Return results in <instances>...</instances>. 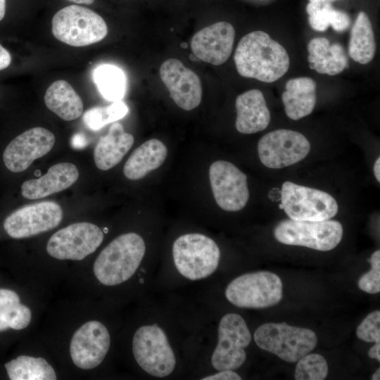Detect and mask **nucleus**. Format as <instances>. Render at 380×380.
Returning <instances> with one entry per match:
<instances>
[{
  "label": "nucleus",
  "mask_w": 380,
  "mask_h": 380,
  "mask_svg": "<svg viewBox=\"0 0 380 380\" xmlns=\"http://www.w3.org/2000/svg\"><path fill=\"white\" fill-rule=\"evenodd\" d=\"M328 374L325 358L318 353H308L298 361L295 369L296 380H323Z\"/></svg>",
  "instance_id": "c756f323"
},
{
  "label": "nucleus",
  "mask_w": 380,
  "mask_h": 380,
  "mask_svg": "<svg viewBox=\"0 0 380 380\" xmlns=\"http://www.w3.org/2000/svg\"><path fill=\"white\" fill-rule=\"evenodd\" d=\"M220 260L221 251L214 239L199 232L184 233L174 240L171 261L158 270L154 285L167 290L208 281L217 272Z\"/></svg>",
  "instance_id": "f03ea898"
},
{
  "label": "nucleus",
  "mask_w": 380,
  "mask_h": 380,
  "mask_svg": "<svg viewBox=\"0 0 380 380\" xmlns=\"http://www.w3.org/2000/svg\"><path fill=\"white\" fill-rule=\"evenodd\" d=\"M310 150V144L303 134L286 129L265 134L258 144L261 163L272 169L294 165L304 159Z\"/></svg>",
  "instance_id": "f8f14e48"
},
{
  "label": "nucleus",
  "mask_w": 380,
  "mask_h": 380,
  "mask_svg": "<svg viewBox=\"0 0 380 380\" xmlns=\"http://www.w3.org/2000/svg\"><path fill=\"white\" fill-rule=\"evenodd\" d=\"M251 332L243 317L236 312L223 315L216 326V340L197 357L191 375L196 379L221 370H237L246 361Z\"/></svg>",
  "instance_id": "20e7f679"
},
{
  "label": "nucleus",
  "mask_w": 380,
  "mask_h": 380,
  "mask_svg": "<svg viewBox=\"0 0 380 380\" xmlns=\"http://www.w3.org/2000/svg\"><path fill=\"white\" fill-rule=\"evenodd\" d=\"M331 2L333 1H335V0H329Z\"/></svg>",
  "instance_id": "a18cd8bd"
},
{
  "label": "nucleus",
  "mask_w": 380,
  "mask_h": 380,
  "mask_svg": "<svg viewBox=\"0 0 380 380\" xmlns=\"http://www.w3.org/2000/svg\"><path fill=\"white\" fill-rule=\"evenodd\" d=\"M281 100L286 115L298 120L310 115L316 104V83L310 77H300L288 80Z\"/></svg>",
  "instance_id": "4be33fe9"
},
{
  "label": "nucleus",
  "mask_w": 380,
  "mask_h": 380,
  "mask_svg": "<svg viewBox=\"0 0 380 380\" xmlns=\"http://www.w3.org/2000/svg\"><path fill=\"white\" fill-rule=\"evenodd\" d=\"M374 174L376 179V180L379 182H380V158L379 157L374 165L373 167Z\"/></svg>",
  "instance_id": "a19ab883"
},
{
  "label": "nucleus",
  "mask_w": 380,
  "mask_h": 380,
  "mask_svg": "<svg viewBox=\"0 0 380 380\" xmlns=\"http://www.w3.org/2000/svg\"><path fill=\"white\" fill-rule=\"evenodd\" d=\"M129 108L122 100L113 101L105 107H94L83 115V122L90 129L96 131L105 125L124 118Z\"/></svg>",
  "instance_id": "c85d7f7f"
},
{
  "label": "nucleus",
  "mask_w": 380,
  "mask_h": 380,
  "mask_svg": "<svg viewBox=\"0 0 380 380\" xmlns=\"http://www.w3.org/2000/svg\"><path fill=\"white\" fill-rule=\"evenodd\" d=\"M234 60L241 76L267 83L281 78L290 65L286 49L260 30L251 32L241 39Z\"/></svg>",
  "instance_id": "39448f33"
},
{
  "label": "nucleus",
  "mask_w": 380,
  "mask_h": 380,
  "mask_svg": "<svg viewBox=\"0 0 380 380\" xmlns=\"http://www.w3.org/2000/svg\"><path fill=\"white\" fill-rule=\"evenodd\" d=\"M376 48L371 21L365 13L360 12L350 32L349 56L355 62L367 64L373 59Z\"/></svg>",
  "instance_id": "a878e982"
},
{
  "label": "nucleus",
  "mask_w": 380,
  "mask_h": 380,
  "mask_svg": "<svg viewBox=\"0 0 380 380\" xmlns=\"http://www.w3.org/2000/svg\"><path fill=\"white\" fill-rule=\"evenodd\" d=\"M44 102L51 111L66 121L77 119L83 112L81 97L65 80L55 81L47 88Z\"/></svg>",
  "instance_id": "393cba45"
},
{
  "label": "nucleus",
  "mask_w": 380,
  "mask_h": 380,
  "mask_svg": "<svg viewBox=\"0 0 380 380\" xmlns=\"http://www.w3.org/2000/svg\"><path fill=\"white\" fill-rule=\"evenodd\" d=\"M160 77L172 100L182 109L191 110L201 103V80L179 60L169 58L165 61L160 67Z\"/></svg>",
  "instance_id": "f3484780"
},
{
  "label": "nucleus",
  "mask_w": 380,
  "mask_h": 380,
  "mask_svg": "<svg viewBox=\"0 0 380 380\" xmlns=\"http://www.w3.org/2000/svg\"><path fill=\"white\" fill-rule=\"evenodd\" d=\"M20 304L18 295L11 290L0 289V312Z\"/></svg>",
  "instance_id": "c9c22d12"
},
{
  "label": "nucleus",
  "mask_w": 380,
  "mask_h": 380,
  "mask_svg": "<svg viewBox=\"0 0 380 380\" xmlns=\"http://www.w3.org/2000/svg\"><path fill=\"white\" fill-rule=\"evenodd\" d=\"M309 67L320 74L336 75L348 66V58L339 43L330 44L325 37L312 39L308 45Z\"/></svg>",
  "instance_id": "5701e85b"
},
{
  "label": "nucleus",
  "mask_w": 380,
  "mask_h": 380,
  "mask_svg": "<svg viewBox=\"0 0 380 380\" xmlns=\"http://www.w3.org/2000/svg\"><path fill=\"white\" fill-rule=\"evenodd\" d=\"M213 194L218 206L229 212L243 209L249 199L246 175L230 162L217 160L209 169Z\"/></svg>",
  "instance_id": "ddd939ff"
},
{
  "label": "nucleus",
  "mask_w": 380,
  "mask_h": 380,
  "mask_svg": "<svg viewBox=\"0 0 380 380\" xmlns=\"http://www.w3.org/2000/svg\"><path fill=\"white\" fill-rule=\"evenodd\" d=\"M281 206L290 219L322 221L338 211L336 199L329 194L286 181L281 189Z\"/></svg>",
  "instance_id": "9d476101"
},
{
  "label": "nucleus",
  "mask_w": 380,
  "mask_h": 380,
  "mask_svg": "<svg viewBox=\"0 0 380 380\" xmlns=\"http://www.w3.org/2000/svg\"><path fill=\"white\" fill-rule=\"evenodd\" d=\"M110 345L108 328L99 321H89L74 333L70 344V357L76 367L91 369L102 363Z\"/></svg>",
  "instance_id": "2eb2a0df"
},
{
  "label": "nucleus",
  "mask_w": 380,
  "mask_h": 380,
  "mask_svg": "<svg viewBox=\"0 0 380 380\" xmlns=\"http://www.w3.org/2000/svg\"><path fill=\"white\" fill-rule=\"evenodd\" d=\"M78 177L79 171L74 164L59 163L50 167L44 175L24 182L21 194L30 200L42 198L68 189Z\"/></svg>",
  "instance_id": "6ab92c4d"
},
{
  "label": "nucleus",
  "mask_w": 380,
  "mask_h": 380,
  "mask_svg": "<svg viewBox=\"0 0 380 380\" xmlns=\"http://www.w3.org/2000/svg\"><path fill=\"white\" fill-rule=\"evenodd\" d=\"M62 218L63 211L58 203L42 201L25 205L10 214L4 228L13 239L27 238L56 228Z\"/></svg>",
  "instance_id": "4468645a"
},
{
  "label": "nucleus",
  "mask_w": 380,
  "mask_h": 380,
  "mask_svg": "<svg viewBox=\"0 0 380 380\" xmlns=\"http://www.w3.org/2000/svg\"><path fill=\"white\" fill-rule=\"evenodd\" d=\"M134 137L125 131L119 122H114L106 135L101 137L94 151L96 166L101 170H108L117 165L132 148Z\"/></svg>",
  "instance_id": "412c9836"
},
{
  "label": "nucleus",
  "mask_w": 380,
  "mask_h": 380,
  "mask_svg": "<svg viewBox=\"0 0 380 380\" xmlns=\"http://www.w3.org/2000/svg\"><path fill=\"white\" fill-rule=\"evenodd\" d=\"M333 8L331 3L326 4L322 8L309 15L308 21L311 27L319 32H324L329 26V11Z\"/></svg>",
  "instance_id": "72a5a7b5"
},
{
  "label": "nucleus",
  "mask_w": 380,
  "mask_h": 380,
  "mask_svg": "<svg viewBox=\"0 0 380 380\" xmlns=\"http://www.w3.org/2000/svg\"><path fill=\"white\" fill-rule=\"evenodd\" d=\"M343 234L341 224L336 220H295L280 222L274 229V238L280 243L304 246L321 251L336 248Z\"/></svg>",
  "instance_id": "1a4fd4ad"
},
{
  "label": "nucleus",
  "mask_w": 380,
  "mask_h": 380,
  "mask_svg": "<svg viewBox=\"0 0 380 380\" xmlns=\"http://www.w3.org/2000/svg\"><path fill=\"white\" fill-rule=\"evenodd\" d=\"M235 30L227 22H217L196 32L191 41V50L198 59L215 65L225 63L232 51Z\"/></svg>",
  "instance_id": "a211bd4d"
},
{
  "label": "nucleus",
  "mask_w": 380,
  "mask_h": 380,
  "mask_svg": "<svg viewBox=\"0 0 380 380\" xmlns=\"http://www.w3.org/2000/svg\"><path fill=\"white\" fill-rule=\"evenodd\" d=\"M93 80L101 96L109 101L122 100L126 91L127 79L119 67L101 64L93 71Z\"/></svg>",
  "instance_id": "cd10ccee"
},
{
  "label": "nucleus",
  "mask_w": 380,
  "mask_h": 380,
  "mask_svg": "<svg viewBox=\"0 0 380 380\" xmlns=\"http://www.w3.org/2000/svg\"><path fill=\"white\" fill-rule=\"evenodd\" d=\"M372 380H379L380 379V369H378L373 374L372 376Z\"/></svg>",
  "instance_id": "c03bdc74"
},
{
  "label": "nucleus",
  "mask_w": 380,
  "mask_h": 380,
  "mask_svg": "<svg viewBox=\"0 0 380 380\" xmlns=\"http://www.w3.org/2000/svg\"><path fill=\"white\" fill-rule=\"evenodd\" d=\"M147 246L137 232H127L113 239L99 254L93 272L100 284L120 286L137 277L143 287L151 289L158 269L146 262Z\"/></svg>",
  "instance_id": "7ed1b4c3"
},
{
  "label": "nucleus",
  "mask_w": 380,
  "mask_h": 380,
  "mask_svg": "<svg viewBox=\"0 0 380 380\" xmlns=\"http://www.w3.org/2000/svg\"><path fill=\"white\" fill-rule=\"evenodd\" d=\"M368 355L370 358L380 361V343L377 342L369 349Z\"/></svg>",
  "instance_id": "ea45409f"
},
{
  "label": "nucleus",
  "mask_w": 380,
  "mask_h": 380,
  "mask_svg": "<svg viewBox=\"0 0 380 380\" xmlns=\"http://www.w3.org/2000/svg\"><path fill=\"white\" fill-rule=\"evenodd\" d=\"M11 62L10 53L0 44V70L6 69Z\"/></svg>",
  "instance_id": "4c0bfd02"
},
{
  "label": "nucleus",
  "mask_w": 380,
  "mask_h": 380,
  "mask_svg": "<svg viewBox=\"0 0 380 380\" xmlns=\"http://www.w3.org/2000/svg\"><path fill=\"white\" fill-rule=\"evenodd\" d=\"M235 126L242 134L264 130L270 122V113L262 91L251 89L239 95L235 101Z\"/></svg>",
  "instance_id": "aec40b11"
},
{
  "label": "nucleus",
  "mask_w": 380,
  "mask_h": 380,
  "mask_svg": "<svg viewBox=\"0 0 380 380\" xmlns=\"http://www.w3.org/2000/svg\"><path fill=\"white\" fill-rule=\"evenodd\" d=\"M357 336L366 342L380 341V311L375 310L369 314L356 329Z\"/></svg>",
  "instance_id": "473e14b6"
},
{
  "label": "nucleus",
  "mask_w": 380,
  "mask_h": 380,
  "mask_svg": "<svg viewBox=\"0 0 380 380\" xmlns=\"http://www.w3.org/2000/svg\"><path fill=\"white\" fill-rule=\"evenodd\" d=\"M167 155V147L161 141L149 139L132 153L124 165V175L130 180L140 179L160 167Z\"/></svg>",
  "instance_id": "b1692460"
},
{
  "label": "nucleus",
  "mask_w": 380,
  "mask_h": 380,
  "mask_svg": "<svg viewBox=\"0 0 380 380\" xmlns=\"http://www.w3.org/2000/svg\"><path fill=\"white\" fill-rule=\"evenodd\" d=\"M11 380H56L53 368L42 357L20 355L5 364Z\"/></svg>",
  "instance_id": "bb28decb"
},
{
  "label": "nucleus",
  "mask_w": 380,
  "mask_h": 380,
  "mask_svg": "<svg viewBox=\"0 0 380 380\" xmlns=\"http://www.w3.org/2000/svg\"><path fill=\"white\" fill-rule=\"evenodd\" d=\"M88 142L83 134L77 133L75 134L71 139V146L74 148L80 149L83 148L87 145Z\"/></svg>",
  "instance_id": "58836bf2"
},
{
  "label": "nucleus",
  "mask_w": 380,
  "mask_h": 380,
  "mask_svg": "<svg viewBox=\"0 0 380 380\" xmlns=\"http://www.w3.org/2000/svg\"><path fill=\"white\" fill-rule=\"evenodd\" d=\"M51 23L53 36L72 46L95 44L104 39L108 33L107 25L101 15L77 5L59 10L53 15Z\"/></svg>",
  "instance_id": "6e6552de"
},
{
  "label": "nucleus",
  "mask_w": 380,
  "mask_h": 380,
  "mask_svg": "<svg viewBox=\"0 0 380 380\" xmlns=\"http://www.w3.org/2000/svg\"><path fill=\"white\" fill-rule=\"evenodd\" d=\"M253 340L260 349L289 362H298L311 352L317 343V336L313 331L291 326L285 322L260 325L253 334Z\"/></svg>",
  "instance_id": "0eeeda50"
},
{
  "label": "nucleus",
  "mask_w": 380,
  "mask_h": 380,
  "mask_svg": "<svg viewBox=\"0 0 380 380\" xmlns=\"http://www.w3.org/2000/svg\"><path fill=\"white\" fill-rule=\"evenodd\" d=\"M103 238V232L97 225L74 223L54 233L48 241L46 251L56 259L81 260L95 252Z\"/></svg>",
  "instance_id": "9b49d317"
},
{
  "label": "nucleus",
  "mask_w": 380,
  "mask_h": 380,
  "mask_svg": "<svg viewBox=\"0 0 380 380\" xmlns=\"http://www.w3.org/2000/svg\"><path fill=\"white\" fill-rule=\"evenodd\" d=\"M54 144V134L46 128L29 129L7 145L3 153L4 165L11 172H23L35 160L47 154Z\"/></svg>",
  "instance_id": "dca6fc26"
},
{
  "label": "nucleus",
  "mask_w": 380,
  "mask_h": 380,
  "mask_svg": "<svg viewBox=\"0 0 380 380\" xmlns=\"http://www.w3.org/2000/svg\"><path fill=\"white\" fill-rule=\"evenodd\" d=\"M31 315L30 310L20 303L0 312V331L8 328L15 330L25 329L31 321Z\"/></svg>",
  "instance_id": "7c9ffc66"
},
{
  "label": "nucleus",
  "mask_w": 380,
  "mask_h": 380,
  "mask_svg": "<svg viewBox=\"0 0 380 380\" xmlns=\"http://www.w3.org/2000/svg\"><path fill=\"white\" fill-rule=\"evenodd\" d=\"M369 262L371 270L363 274L358 281L359 288L369 293H377L380 291V251H374Z\"/></svg>",
  "instance_id": "2f4dec72"
},
{
  "label": "nucleus",
  "mask_w": 380,
  "mask_h": 380,
  "mask_svg": "<svg viewBox=\"0 0 380 380\" xmlns=\"http://www.w3.org/2000/svg\"><path fill=\"white\" fill-rule=\"evenodd\" d=\"M350 24L348 15L341 11L331 8L329 11V26L336 32H343L348 29Z\"/></svg>",
  "instance_id": "f704fd0d"
},
{
  "label": "nucleus",
  "mask_w": 380,
  "mask_h": 380,
  "mask_svg": "<svg viewBox=\"0 0 380 380\" xmlns=\"http://www.w3.org/2000/svg\"><path fill=\"white\" fill-rule=\"evenodd\" d=\"M6 12V0H0V21L4 18Z\"/></svg>",
  "instance_id": "79ce46f5"
},
{
  "label": "nucleus",
  "mask_w": 380,
  "mask_h": 380,
  "mask_svg": "<svg viewBox=\"0 0 380 380\" xmlns=\"http://www.w3.org/2000/svg\"><path fill=\"white\" fill-rule=\"evenodd\" d=\"M132 353L149 379H170L190 373V333L183 312L149 302L146 319L132 337Z\"/></svg>",
  "instance_id": "f257e3e1"
},
{
  "label": "nucleus",
  "mask_w": 380,
  "mask_h": 380,
  "mask_svg": "<svg viewBox=\"0 0 380 380\" xmlns=\"http://www.w3.org/2000/svg\"><path fill=\"white\" fill-rule=\"evenodd\" d=\"M241 376L234 370H221L205 374L201 380H241Z\"/></svg>",
  "instance_id": "e433bc0d"
},
{
  "label": "nucleus",
  "mask_w": 380,
  "mask_h": 380,
  "mask_svg": "<svg viewBox=\"0 0 380 380\" xmlns=\"http://www.w3.org/2000/svg\"><path fill=\"white\" fill-rule=\"evenodd\" d=\"M68 1L76 3V4H87V5L91 4L94 1V0H68Z\"/></svg>",
  "instance_id": "37998d69"
},
{
  "label": "nucleus",
  "mask_w": 380,
  "mask_h": 380,
  "mask_svg": "<svg viewBox=\"0 0 380 380\" xmlns=\"http://www.w3.org/2000/svg\"><path fill=\"white\" fill-rule=\"evenodd\" d=\"M283 284L279 276L268 271L247 272L231 280L224 295L234 306L262 309L274 305L282 298Z\"/></svg>",
  "instance_id": "423d86ee"
}]
</instances>
